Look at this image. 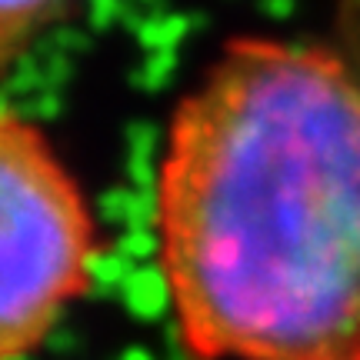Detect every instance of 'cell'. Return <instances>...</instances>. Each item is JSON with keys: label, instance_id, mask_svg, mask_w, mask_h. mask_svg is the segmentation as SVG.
<instances>
[{"label": "cell", "instance_id": "1", "mask_svg": "<svg viewBox=\"0 0 360 360\" xmlns=\"http://www.w3.org/2000/svg\"><path fill=\"white\" fill-rule=\"evenodd\" d=\"M160 270L200 360H360V84L334 53L237 37L180 101Z\"/></svg>", "mask_w": 360, "mask_h": 360}, {"label": "cell", "instance_id": "2", "mask_svg": "<svg viewBox=\"0 0 360 360\" xmlns=\"http://www.w3.org/2000/svg\"><path fill=\"white\" fill-rule=\"evenodd\" d=\"M97 233L34 124L0 114V360L34 350L90 283Z\"/></svg>", "mask_w": 360, "mask_h": 360}, {"label": "cell", "instance_id": "3", "mask_svg": "<svg viewBox=\"0 0 360 360\" xmlns=\"http://www.w3.org/2000/svg\"><path fill=\"white\" fill-rule=\"evenodd\" d=\"M60 7L64 0H0V77Z\"/></svg>", "mask_w": 360, "mask_h": 360}]
</instances>
